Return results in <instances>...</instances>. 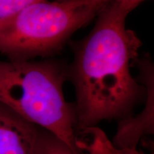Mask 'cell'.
<instances>
[{"instance_id":"cell-1","label":"cell","mask_w":154,"mask_h":154,"mask_svg":"<svg viewBox=\"0 0 154 154\" xmlns=\"http://www.w3.org/2000/svg\"><path fill=\"white\" fill-rule=\"evenodd\" d=\"M138 6L121 0L106 4L89 34L72 44L68 79L76 93V134L103 121L131 117L145 101L146 87L131 72L141 41L126 27L127 17Z\"/></svg>"},{"instance_id":"cell-6","label":"cell","mask_w":154,"mask_h":154,"mask_svg":"<svg viewBox=\"0 0 154 154\" xmlns=\"http://www.w3.org/2000/svg\"><path fill=\"white\" fill-rule=\"evenodd\" d=\"M35 154H74L61 139L48 131L41 128Z\"/></svg>"},{"instance_id":"cell-7","label":"cell","mask_w":154,"mask_h":154,"mask_svg":"<svg viewBox=\"0 0 154 154\" xmlns=\"http://www.w3.org/2000/svg\"><path fill=\"white\" fill-rule=\"evenodd\" d=\"M37 1L39 0H0V24Z\"/></svg>"},{"instance_id":"cell-2","label":"cell","mask_w":154,"mask_h":154,"mask_svg":"<svg viewBox=\"0 0 154 154\" xmlns=\"http://www.w3.org/2000/svg\"><path fill=\"white\" fill-rule=\"evenodd\" d=\"M68 66L60 61L0 60V103L54 135L74 154L76 146L74 103L63 94Z\"/></svg>"},{"instance_id":"cell-5","label":"cell","mask_w":154,"mask_h":154,"mask_svg":"<svg viewBox=\"0 0 154 154\" xmlns=\"http://www.w3.org/2000/svg\"><path fill=\"white\" fill-rule=\"evenodd\" d=\"M41 128L0 103V154H35Z\"/></svg>"},{"instance_id":"cell-8","label":"cell","mask_w":154,"mask_h":154,"mask_svg":"<svg viewBox=\"0 0 154 154\" xmlns=\"http://www.w3.org/2000/svg\"><path fill=\"white\" fill-rule=\"evenodd\" d=\"M56 1L77 2L81 4V5L88 6V7H95V8L101 9L106 4L110 2L111 1H113V0H56ZM121 1L130 2L135 3L136 4V5H139L142 2L144 1V0H121Z\"/></svg>"},{"instance_id":"cell-3","label":"cell","mask_w":154,"mask_h":154,"mask_svg":"<svg viewBox=\"0 0 154 154\" xmlns=\"http://www.w3.org/2000/svg\"><path fill=\"white\" fill-rule=\"evenodd\" d=\"M100 10L72 2H35L0 24V53L11 61L54 55Z\"/></svg>"},{"instance_id":"cell-4","label":"cell","mask_w":154,"mask_h":154,"mask_svg":"<svg viewBox=\"0 0 154 154\" xmlns=\"http://www.w3.org/2000/svg\"><path fill=\"white\" fill-rule=\"evenodd\" d=\"M138 79L146 87V106L138 115L119 121L113 145L119 149H137L140 140L154 132V72L150 58L144 57L136 61Z\"/></svg>"}]
</instances>
